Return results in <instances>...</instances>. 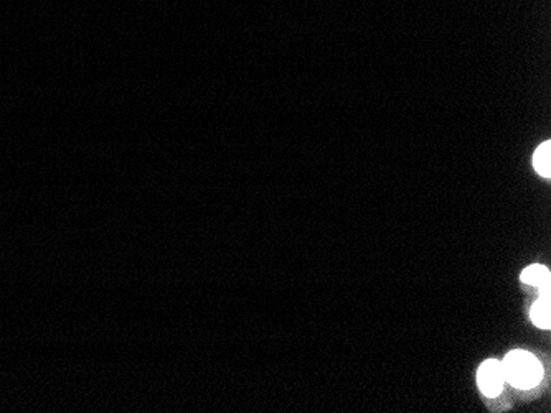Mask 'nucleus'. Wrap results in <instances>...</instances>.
<instances>
[{
	"instance_id": "2",
	"label": "nucleus",
	"mask_w": 551,
	"mask_h": 413,
	"mask_svg": "<svg viewBox=\"0 0 551 413\" xmlns=\"http://www.w3.org/2000/svg\"><path fill=\"white\" fill-rule=\"evenodd\" d=\"M477 384L484 395L495 397L504 389V368L500 361L489 359L477 370Z\"/></svg>"
},
{
	"instance_id": "3",
	"label": "nucleus",
	"mask_w": 551,
	"mask_h": 413,
	"mask_svg": "<svg viewBox=\"0 0 551 413\" xmlns=\"http://www.w3.org/2000/svg\"><path fill=\"white\" fill-rule=\"evenodd\" d=\"M522 282L533 287H550V270L545 265H530L522 272Z\"/></svg>"
},
{
	"instance_id": "4",
	"label": "nucleus",
	"mask_w": 551,
	"mask_h": 413,
	"mask_svg": "<svg viewBox=\"0 0 551 413\" xmlns=\"http://www.w3.org/2000/svg\"><path fill=\"white\" fill-rule=\"evenodd\" d=\"M533 167L541 176L550 178L551 175V144H541L533 155Z\"/></svg>"
},
{
	"instance_id": "1",
	"label": "nucleus",
	"mask_w": 551,
	"mask_h": 413,
	"mask_svg": "<svg viewBox=\"0 0 551 413\" xmlns=\"http://www.w3.org/2000/svg\"><path fill=\"white\" fill-rule=\"evenodd\" d=\"M505 382H510L516 389H531L543 378V368L539 359L527 351H512L502 362Z\"/></svg>"
},
{
	"instance_id": "5",
	"label": "nucleus",
	"mask_w": 551,
	"mask_h": 413,
	"mask_svg": "<svg viewBox=\"0 0 551 413\" xmlns=\"http://www.w3.org/2000/svg\"><path fill=\"white\" fill-rule=\"evenodd\" d=\"M531 322L541 330H548L551 326L550 300L539 299L531 307Z\"/></svg>"
}]
</instances>
